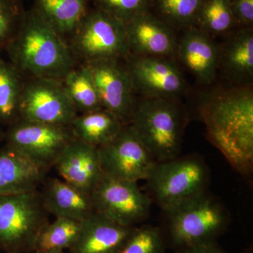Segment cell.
I'll return each mask as SVG.
<instances>
[{
	"label": "cell",
	"instance_id": "cell-4",
	"mask_svg": "<svg viewBox=\"0 0 253 253\" xmlns=\"http://www.w3.org/2000/svg\"><path fill=\"white\" fill-rule=\"evenodd\" d=\"M171 242L182 251L214 243L227 227L229 214L206 191L166 211Z\"/></svg>",
	"mask_w": 253,
	"mask_h": 253
},
{
	"label": "cell",
	"instance_id": "cell-6",
	"mask_svg": "<svg viewBox=\"0 0 253 253\" xmlns=\"http://www.w3.org/2000/svg\"><path fill=\"white\" fill-rule=\"evenodd\" d=\"M209 180L207 165L194 156L156 162L146 179L153 199L165 212L206 191Z\"/></svg>",
	"mask_w": 253,
	"mask_h": 253
},
{
	"label": "cell",
	"instance_id": "cell-17",
	"mask_svg": "<svg viewBox=\"0 0 253 253\" xmlns=\"http://www.w3.org/2000/svg\"><path fill=\"white\" fill-rule=\"evenodd\" d=\"M219 46V68L232 87L252 86L253 30L240 27L226 35Z\"/></svg>",
	"mask_w": 253,
	"mask_h": 253
},
{
	"label": "cell",
	"instance_id": "cell-15",
	"mask_svg": "<svg viewBox=\"0 0 253 253\" xmlns=\"http://www.w3.org/2000/svg\"><path fill=\"white\" fill-rule=\"evenodd\" d=\"M54 168L63 180L89 194L104 176L97 148L76 138L66 146Z\"/></svg>",
	"mask_w": 253,
	"mask_h": 253
},
{
	"label": "cell",
	"instance_id": "cell-16",
	"mask_svg": "<svg viewBox=\"0 0 253 253\" xmlns=\"http://www.w3.org/2000/svg\"><path fill=\"white\" fill-rule=\"evenodd\" d=\"M176 56L200 84L211 85L217 78L219 46L212 37L199 28L184 30L178 41Z\"/></svg>",
	"mask_w": 253,
	"mask_h": 253
},
{
	"label": "cell",
	"instance_id": "cell-30",
	"mask_svg": "<svg viewBox=\"0 0 253 253\" xmlns=\"http://www.w3.org/2000/svg\"><path fill=\"white\" fill-rule=\"evenodd\" d=\"M26 12L23 0H0V52L16 36Z\"/></svg>",
	"mask_w": 253,
	"mask_h": 253
},
{
	"label": "cell",
	"instance_id": "cell-12",
	"mask_svg": "<svg viewBox=\"0 0 253 253\" xmlns=\"http://www.w3.org/2000/svg\"><path fill=\"white\" fill-rule=\"evenodd\" d=\"M77 115L61 81L25 78L21 100V119L70 126Z\"/></svg>",
	"mask_w": 253,
	"mask_h": 253
},
{
	"label": "cell",
	"instance_id": "cell-24",
	"mask_svg": "<svg viewBox=\"0 0 253 253\" xmlns=\"http://www.w3.org/2000/svg\"><path fill=\"white\" fill-rule=\"evenodd\" d=\"M25 77L9 61L0 56V124L9 126L21 119Z\"/></svg>",
	"mask_w": 253,
	"mask_h": 253
},
{
	"label": "cell",
	"instance_id": "cell-26",
	"mask_svg": "<svg viewBox=\"0 0 253 253\" xmlns=\"http://www.w3.org/2000/svg\"><path fill=\"white\" fill-rule=\"evenodd\" d=\"M83 226V221L56 218L41 231L36 241L35 251L70 250L76 244Z\"/></svg>",
	"mask_w": 253,
	"mask_h": 253
},
{
	"label": "cell",
	"instance_id": "cell-3",
	"mask_svg": "<svg viewBox=\"0 0 253 253\" xmlns=\"http://www.w3.org/2000/svg\"><path fill=\"white\" fill-rule=\"evenodd\" d=\"M186 120L178 99L140 97L128 125L156 162H161L179 156Z\"/></svg>",
	"mask_w": 253,
	"mask_h": 253
},
{
	"label": "cell",
	"instance_id": "cell-18",
	"mask_svg": "<svg viewBox=\"0 0 253 253\" xmlns=\"http://www.w3.org/2000/svg\"><path fill=\"white\" fill-rule=\"evenodd\" d=\"M42 186L40 191L44 208L56 218L83 221L95 212L91 194L63 179L46 178Z\"/></svg>",
	"mask_w": 253,
	"mask_h": 253
},
{
	"label": "cell",
	"instance_id": "cell-29",
	"mask_svg": "<svg viewBox=\"0 0 253 253\" xmlns=\"http://www.w3.org/2000/svg\"><path fill=\"white\" fill-rule=\"evenodd\" d=\"M91 4L126 25L151 9V0H91Z\"/></svg>",
	"mask_w": 253,
	"mask_h": 253
},
{
	"label": "cell",
	"instance_id": "cell-10",
	"mask_svg": "<svg viewBox=\"0 0 253 253\" xmlns=\"http://www.w3.org/2000/svg\"><path fill=\"white\" fill-rule=\"evenodd\" d=\"M125 63L140 97L179 99L186 90L185 78L173 58L129 55Z\"/></svg>",
	"mask_w": 253,
	"mask_h": 253
},
{
	"label": "cell",
	"instance_id": "cell-34",
	"mask_svg": "<svg viewBox=\"0 0 253 253\" xmlns=\"http://www.w3.org/2000/svg\"><path fill=\"white\" fill-rule=\"evenodd\" d=\"M3 126H4L0 124V146L4 144V142L5 130Z\"/></svg>",
	"mask_w": 253,
	"mask_h": 253
},
{
	"label": "cell",
	"instance_id": "cell-32",
	"mask_svg": "<svg viewBox=\"0 0 253 253\" xmlns=\"http://www.w3.org/2000/svg\"><path fill=\"white\" fill-rule=\"evenodd\" d=\"M183 251L184 253H224L217 247L215 243L199 245Z\"/></svg>",
	"mask_w": 253,
	"mask_h": 253
},
{
	"label": "cell",
	"instance_id": "cell-8",
	"mask_svg": "<svg viewBox=\"0 0 253 253\" xmlns=\"http://www.w3.org/2000/svg\"><path fill=\"white\" fill-rule=\"evenodd\" d=\"M75 139L70 126L19 119L5 129L4 144L16 150L38 167H54L68 144Z\"/></svg>",
	"mask_w": 253,
	"mask_h": 253
},
{
	"label": "cell",
	"instance_id": "cell-19",
	"mask_svg": "<svg viewBox=\"0 0 253 253\" xmlns=\"http://www.w3.org/2000/svg\"><path fill=\"white\" fill-rule=\"evenodd\" d=\"M135 226H125L95 212L83 221L81 234L70 253H116Z\"/></svg>",
	"mask_w": 253,
	"mask_h": 253
},
{
	"label": "cell",
	"instance_id": "cell-5",
	"mask_svg": "<svg viewBox=\"0 0 253 253\" xmlns=\"http://www.w3.org/2000/svg\"><path fill=\"white\" fill-rule=\"evenodd\" d=\"M49 214L40 189L0 196V252L33 253Z\"/></svg>",
	"mask_w": 253,
	"mask_h": 253
},
{
	"label": "cell",
	"instance_id": "cell-14",
	"mask_svg": "<svg viewBox=\"0 0 253 253\" xmlns=\"http://www.w3.org/2000/svg\"><path fill=\"white\" fill-rule=\"evenodd\" d=\"M129 55L173 58L178 40L172 27L151 11L126 25Z\"/></svg>",
	"mask_w": 253,
	"mask_h": 253
},
{
	"label": "cell",
	"instance_id": "cell-22",
	"mask_svg": "<svg viewBox=\"0 0 253 253\" xmlns=\"http://www.w3.org/2000/svg\"><path fill=\"white\" fill-rule=\"evenodd\" d=\"M126 126L113 113L100 109L78 114L70 127L75 138L99 148L114 139Z\"/></svg>",
	"mask_w": 253,
	"mask_h": 253
},
{
	"label": "cell",
	"instance_id": "cell-21",
	"mask_svg": "<svg viewBox=\"0 0 253 253\" xmlns=\"http://www.w3.org/2000/svg\"><path fill=\"white\" fill-rule=\"evenodd\" d=\"M33 8L68 43L90 9L91 0H33Z\"/></svg>",
	"mask_w": 253,
	"mask_h": 253
},
{
	"label": "cell",
	"instance_id": "cell-27",
	"mask_svg": "<svg viewBox=\"0 0 253 253\" xmlns=\"http://www.w3.org/2000/svg\"><path fill=\"white\" fill-rule=\"evenodd\" d=\"M204 0H151L156 16L173 29L194 27Z\"/></svg>",
	"mask_w": 253,
	"mask_h": 253
},
{
	"label": "cell",
	"instance_id": "cell-7",
	"mask_svg": "<svg viewBox=\"0 0 253 253\" xmlns=\"http://www.w3.org/2000/svg\"><path fill=\"white\" fill-rule=\"evenodd\" d=\"M79 63L125 60L129 55L126 24L91 7L68 42Z\"/></svg>",
	"mask_w": 253,
	"mask_h": 253
},
{
	"label": "cell",
	"instance_id": "cell-1",
	"mask_svg": "<svg viewBox=\"0 0 253 253\" xmlns=\"http://www.w3.org/2000/svg\"><path fill=\"white\" fill-rule=\"evenodd\" d=\"M208 138L234 169L249 174L253 165L252 86L223 89L200 108Z\"/></svg>",
	"mask_w": 253,
	"mask_h": 253
},
{
	"label": "cell",
	"instance_id": "cell-25",
	"mask_svg": "<svg viewBox=\"0 0 253 253\" xmlns=\"http://www.w3.org/2000/svg\"><path fill=\"white\" fill-rule=\"evenodd\" d=\"M194 27L211 37L226 36L239 27L230 0H204Z\"/></svg>",
	"mask_w": 253,
	"mask_h": 253
},
{
	"label": "cell",
	"instance_id": "cell-20",
	"mask_svg": "<svg viewBox=\"0 0 253 253\" xmlns=\"http://www.w3.org/2000/svg\"><path fill=\"white\" fill-rule=\"evenodd\" d=\"M46 172L11 146H0V196L39 189Z\"/></svg>",
	"mask_w": 253,
	"mask_h": 253
},
{
	"label": "cell",
	"instance_id": "cell-9",
	"mask_svg": "<svg viewBox=\"0 0 253 253\" xmlns=\"http://www.w3.org/2000/svg\"><path fill=\"white\" fill-rule=\"evenodd\" d=\"M97 149L103 174L118 180H146L156 163L129 125Z\"/></svg>",
	"mask_w": 253,
	"mask_h": 253
},
{
	"label": "cell",
	"instance_id": "cell-23",
	"mask_svg": "<svg viewBox=\"0 0 253 253\" xmlns=\"http://www.w3.org/2000/svg\"><path fill=\"white\" fill-rule=\"evenodd\" d=\"M61 83L78 114L103 109L90 71L85 63H78Z\"/></svg>",
	"mask_w": 253,
	"mask_h": 253
},
{
	"label": "cell",
	"instance_id": "cell-33",
	"mask_svg": "<svg viewBox=\"0 0 253 253\" xmlns=\"http://www.w3.org/2000/svg\"><path fill=\"white\" fill-rule=\"evenodd\" d=\"M32 253H64L59 250H46V251H35Z\"/></svg>",
	"mask_w": 253,
	"mask_h": 253
},
{
	"label": "cell",
	"instance_id": "cell-28",
	"mask_svg": "<svg viewBox=\"0 0 253 253\" xmlns=\"http://www.w3.org/2000/svg\"><path fill=\"white\" fill-rule=\"evenodd\" d=\"M164 240L161 231L151 225L134 228L116 253H163Z\"/></svg>",
	"mask_w": 253,
	"mask_h": 253
},
{
	"label": "cell",
	"instance_id": "cell-2",
	"mask_svg": "<svg viewBox=\"0 0 253 253\" xmlns=\"http://www.w3.org/2000/svg\"><path fill=\"white\" fill-rule=\"evenodd\" d=\"M9 61L25 78L61 81L80 63L71 48L33 7L4 50Z\"/></svg>",
	"mask_w": 253,
	"mask_h": 253
},
{
	"label": "cell",
	"instance_id": "cell-31",
	"mask_svg": "<svg viewBox=\"0 0 253 253\" xmlns=\"http://www.w3.org/2000/svg\"><path fill=\"white\" fill-rule=\"evenodd\" d=\"M230 1L239 27L253 28V0H230Z\"/></svg>",
	"mask_w": 253,
	"mask_h": 253
},
{
	"label": "cell",
	"instance_id": "cell-13",
	"mask_svg": "<svg viewBox=\"0 0 253 253\" xmlns=\"http://www.w3.org/2000/svg\"><path fill=\"white\" fill-rule=\"evenodd\" d=\"M103 109L128 125L137 98L125 60L101 59L86 63Z\"/></svg>",
	"mask_w": 253,
	"mask_h": 253
},
{
	"label": "cell",
	"instance_id": "cell-11",
	"mask_svg": "<svg viewBox=\"0 0 253 253\" xmlns=\"http://www.w3.org/2000/svg\"><path fill=\"white\" fill-rule=\"evenodd\" d=\"M96 212L125 226H136L149 216L151 199L137 182L103 176L91 194Z\"/></svg>",
	"mask_w": 253,
	"mask_h": 253
}]
</instances>
